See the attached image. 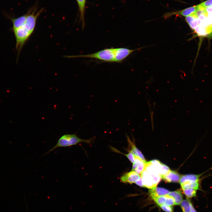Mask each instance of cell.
I'll return each mask as SVG.
<instances>
[{
    "instance_id": "2e32d148",
    "label": "cell",
    "mask_w": 212,
    "mask_h": 212,
    "mask_svg": "<svg viewBox=\"0 0 212 212\" xmlns=\"http://www.w3.org/2000/svg\"><path fill=\"white\" fill-rule=\"evenodd\" d=\"M194 30L198 36L205 37L212 33V30L206 27L198 25Z\"/></svg>"
},
{
    "instance_id": "ac0fdd59",
    "label": "cell",
    "mask_w": 212,
    "mask_h": 212,
    "mask_svg": "<svg viewBox=\"0 0 212 212\" xmlns=\"http://www.w3.org/2000/svg\"><path fill=\"white\" fill-rule=\"evenodd\" d=\"M168 195L174 198L175 205H179L183 200L182 195L181 191L179 190L169 192Z\"/></svg>"
},
{
    "instance_id": "7a4b0ae2",
    "label": "cell",
    "mask_w": 212,
    "mask_h": 212,
    "mask_svg": "<svg viewBox=\"0 0 212 212\" xmlns=\"http://www.w3.org/2000/svg\"><path fill=\"white\" fill-rule=\"evenodd\" d=\"M70 58L82 57L96 59L103 62H114V48L105 49L85 55H73L67 57Z\"/></svg>"
},
{
    "instance_id": "ba28073f",
    "label": "cell",
    "mask_w": 212,
    "mask_h": 212,
    "mask_svg": "<svg viewBox=\"0 0 212 212\" xmlns=\"http://www.w3.org/2000/svg\"><path fill=\"white\" fill-rule=\"evenodd\" d=\"M146 162L138 157L135 155V162L133 163L132 170L141 175L145 169Z\"/></svg>"
},
{
    "instance_id": "ffe728a7",
    "label": "cell",
    "mask_w": 212,
    "mask_h": 212,
    "mask_svg": "<svg viewBox=\"0 0 212 212\" xmlns=\"http://www.w3.org/2000/svg\"><path fill=\"white\" fill-rule=\"evenodd\" d=\"M167 198V195L158 196L152 198L159 206L165 205Z\"/></svg>"
},
{
    "instance_id": "83f0119b",
    "label": "cell",
    "mask_w": 212,
    "mask_h": 212,
    "mask_svg": "<svg viewBox=\"0 0 212 212\" xmlns=\"http://www.w3.org/2000/svg\"><path fill=\"white\" fill-rule=\"evenodd\" d=\"M135 183L137 185L140 186L144 187L141 177L135 182Z\"/></svg>"
},
{
    "instance_id": "7c38bea8",
    "label": "cell",
    "mask_w": 212,
    "mask_h": 212,
    "mask_svg": "<svg viewBox=\"0 0 212 212\" xmlns=\"http://www.w3.org/2000/svg\"><path fill=\"white\" fill-rule=\"evenodd\" d=\"M127 138L128 146L130 148L129 150L130 152H131L135 155L138 157L143 161L145 162V158L141 152L137 148L135 145L132 142L129 137L127 136Z\"/></svg>"
},
{
    "instance_id": "4316f807",
    "label": "cell",
    "mask_w": 212,
    "mask_h": 212,
    "mask_svg": "<svg viewBox=\"0 0 212 212\" xmlns=\"http://www.w3.org/2000/svg\"><path fill=\"white\" fill-rule=\"evenodd\" d=\"M121 153L126 156L131 163H133L135 162V155L132 153L129 152L127 154H124L122 153Z\"/></svg>"
},
{
    "instance_id": "6da1fadb",
    "label": "cell",
    "mask_w": 212,
    "mask_h": 212,
    "mask_svg": "<svg viewBox=\"0 0 212 212\" xmlns=\"http://www.w3.org/2000/svg\"><path fill=\"white\" fill-rule=\"evenodd\" d=\"M95 138L93 137L89 139L85 140L79 138L76 133L63 135L59 138L55 145L44 155L47 154L59 148L70 147L82 142L90 143Z\"/></svg>"
},
{
    "instance_id": "f1b7e54d",
    "label": "cell",
    "mask_w": 212,
    "mask_h": 212,
    "mask_svg": "<svg viewBox=\"0 0 212 212\" xmlns=\"http://www.w3.org/2000/svg\"><path fill=\"white\" fill-rule=\"evenodd\" d=\"M190 212H197L195 208H194V207L193 206L192 204L191 205V208Z\"/></svg>"
},
{
    "instance_id": "5b68a950",
    "label": "cell",
    "mask_w": 212,
    "mask_h": 212,
    "mask_svg": "<svg viewBox=\"0 0 212 212\" xmlns=\"http://www.w3.org/2000/svg\"><path fill=\"white\" fill-rule=\"evenodd\" d=\"M28 14L29 12L26 14L17 18H15L9 15L5 14V16L12 22V27L11 28V30L13 31L23 26L25 23Z\"/></svg>"
},
{
    "instance_id": "d6986e66",
    "label": "cell",
    "mask_w": 212,
    "mask_h": 212,
    "mask_svg": "<svg viewBox=\"0 0 212 212\" xmlns=\"http://www.w3.org/2000/svg\"><path fill=\"white\" fill-rule=\"evenodd\" d=\"M191 203L188 199L182 201L181 207L183 212H190Z\"/></svg>"
},
{
    "instance_id": "d4e9b609",
    "label": "cell",
    "mask_w": 212,
    "mask_h": 212,
    "mask_svg": "<svg viewBox=\"0 0 212 212\" xmlns=\"http://www.w3.org/2000/svg\"><path fill=\"white\" fill-rule=\"evenodd\" d=\"M161 208L166 212H173V208L170 206L162 205L160 206Z\"/></svg>"
},
{
    "instance_id": "9a60e30c",
    "label": "cell",
    "mask_w": 212,
    "mask_h": 212,
    "mask_svg": "<svg viewBox=\"0 0 212 212\" xmlns=\"http://www.w3.org/2000/svg\"><path fill=\"white\" fill-rule=\"evenodd\" d=\"M80 12V21L82 22V28L85 26L84 14L85 9L86 0H77Z\"/></svg>"
},
{
    "instance_id": "9c48e42d",
    "label": "cell",
    "mask_w": 212,
    "mask_h": 212,
    "mask_svg": "<svg viewBox=\"0 0 212 212\" xmlns=\"http://www.w3.org/2000/svg\"><path fill=\"white\" fill-rule=\"evenodd\" d=\"M143 184L144 187L151 189L155 187L152 177L144 169L141 174Z\"/></svg>"
},
{
    "instance_id": "e0dca14e",
    "label": "cell",
    "mask_w": 212,
    "mask_h": 212,
    "mask_svg": "<svg viewBox=\"0 0 212 212\" xmlns=\"http://www.w3.org/2000/svg\"><path fill=\"white\" fill-rule=\"evenodd\" d=\"M185 19L189 26L193 30H194L198 25L197 17L193 14L186 17Z\"/></svg>"
},
{
    "instance_id": "8992f818",
    "label": "cell",
    "mask_w": 212,
    "mask_h": 212,
    "mask_svg": "<svg viewBox=\"0 0 212 212\" xmlns=\"http://www.w3.org/2000/svg\"><path fill=\"white\" fill-rule=\"evenodd\" d=\"M197 9V6H194L178 11L166 13L164 15L163 17L167 18L174 15H179L186 17L194 13Z\"/></svg>"
},
{
    "instance_id": "cb8c5ba5",
    "label": "cell",
    "mask_w": 212,
    "mask_h": 212,
    "mask_svg": "<svg viewBox=\"0 0 212 212\" xmlns=\"http://www.w3.org/2000/svg\"><path fill=\"white\" fill-rule=\"evenodd\" d=\"M175 205L174 198L172 197L167 195L165 205L172 206Z\"/></svg>"
},
{
    "instance_id": "603a6c76",
    "label": "cell",
    "mask_w": 212,
    "mask_h": 212,
    "mask_svg": "<svg viewBox=\"0 0 212 212\" xmlns=\"http://www.w3.org/2000/svg\"><path fill=\"white\" fill-rule=\"evenodd\" d=\"M206 10L208 21L212 26V6L206 8Z\"/></svg>"
},
{
    "instance_id": "3957f363",
    "label": "cell",
    "mask_w": 212,
    "mask_h": 212,
    "mask_svg": "<svg viewBox=\"0 0 212 212\" xmlns=\"http://www.w3.org/2000/svg\"><path fill=\"white\" fill-rule=\"evenodd\" d=\"M34 9L31 13L29 11V14L26 18L25 23L22 26L31 34L33 33L36 26V21L38 16L43 10V9L36 13Z\"/></svg>"
},
{
    "instance_id": "52a82bcc",
    "label": "cell",
    "mask_w": 212,
    "mask_h": 212,
    "mask_svg": "<svg viewBox=\"0 0 212 212\" xmlns=\"http://www.w3.org/2000/svg\"><path fill=\"white\" fill-rule=\"evenodd\" d=\"M141 177L139 174L134 171L127 172L123 174L120 178V181L125 183L132 184L135 182Z\"/></svg>"
},
{
    "instance_id": "44dd1931",
    "label": "cell",
    "mask_w": 212,
    "mask_h": 212,
    "mask_svg": "<svg viewBox=\"0 0 212 212\" xmlns=\"http://www.w3.org/2000/svg\"><path fill=\"white\" fill-rule=\"evenodd\" d=\"M170 170L168 166L161 163L159 170V173L161 178L167 174Z\"/></svg>"
},
{
    "instance_id": "5bb4252c",
    "label": "cell",
    "mask_w": 212,
    "mask_h": 212,
    "mask_svg": "<svg viewBox=\"0 0 212 212\" xmlns=\"http://www.w3.org/2000/svg\"><path fill=\"white\" fill-rule=\"evenodd\" d=\"M201 180L186 182L181 184L183 190L188 189H194L197 190L199 188Z\"/></svg>"
},
{
    "instance_id": "4fadbf2b",
    "label": "cell",
    "mask_w": 212,
    "mask_h": 212,
    "mask_svg": "<svg viewBox=\"0 0 212 212\" xmlns=\"http://www.w3.org/2000/svg\"><path fill=\"white\" fill-rule=\"evenodd\" d=\"M205 173L199 174H188L182 175L180 177L179 183L181 185L187 181L201 180V176Z\"/></svg>"
},
{
    "instance_id": "277c9868",
    "label": "cell",
    "mask_w": 212,
    "mask_h": 212,
    "mask_svg": "<svg viewBox=\"0 0 212 212\" xmlns=\"http://www.w3.org/2000/svg\"><path fill=\"white\" fill-rule=\"evenodd\" d=\"M130 49L126 48H114L115 54L114 62L121 63L134 51L141 49Z\"/></svg>"
},
{
    "instance_id": "30bf717a",
    "label": "cell",
    "mask_w": 212,
    "mask_h": 212,
    "mask_svg": "<svg viewBox=\"0 0 212 212\" xmlns=\"http://www.w3.org/2000/svg\"><path fill=\"white\" fill-rule=\"evenodd\" d=\"M180 175L176 172L170 170L166 175L161 177L167 182H179Z\"/></svg>"
},
{
    "instance_id": "8fae6325",
    "label": "cell",
    "mask_w": 212,
    "mask_h": 212,
    "mask_svg": "<svg viewBox=\"0 0 212 212\" xmlns=\"http://www.w3.org/2000/svg\"><path fill=\"white\" fill-rule=\"evenodd\" d=\"M149 193L152 198H154L168 195L169 191L168 190L156 187L150 189Z\"/></svg>"
},
{
    "instance_id": "484cf974",
    "label": "cell",
    "mask_w": 212,
    "mask_h": 212,
    "mask_svg": "<svg viewBox=\"0 0 212 212\" xmlns=\"http://www.w3.org/2000/svg\"><path fill=\"white\" fill-rule=\"evenodd\" d=\"M200 5L204 8L212 6V0H207L200 4Z\"/></svg>"
},
{
    "instance_id": "7402d4cb",
    "label": "cell",
    "mask_w": 212,
    "mask_h": 212,
    "mask_svg": "<svg viewBox=\"0 0 212 212\" xmlns=\"http://www.w3.org/2000/svg\"><path fill=\"white\" fill-rule=\"evenodd\" d=\"M184 194L189 198L195 197L196 195L197 190L194 189H188L183 190Z\"/></svg>"
}]
</instances>
